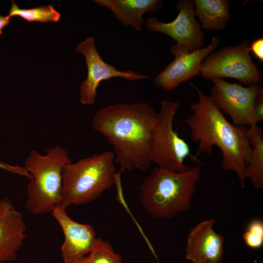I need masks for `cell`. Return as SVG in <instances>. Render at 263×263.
Wrapping results in <instances>:
<instances>
[{"label":"cell","instance_id":"1","mask_svg":"<svg viewBox=\"0 0 263 263\" xmlns=\"http://www.w3.org/2000/svg\"><path fill=\"white\" fill-rule=\"evenodd\" d=\"M158 113L145 102L116 103L100 109L92 122L114 150L120 172L145 171L151 164L152 132Z\"/></svg>","mask_w":263,"mask_h":263},{"label":"cell","instance_id":"2","mask_svg":"<svg viewBox=\"0 0 263 263\" xmlns=\"http://www.w3.org/2000/svg\"><path fill=\"white\" fill-rule=\"evenodd\" d=\"M198 95V101L190 106L192 114L186 119L193 141L198 142L194 156L202 153L212 154L213 148L218 147L222 154V167L237 175L242 188L245 187V170L252 155V149L245 132L247 127L234 125L225 117L209 96L189 82Z\"/></svg>","mask_w":263,"mask_h":263},{"label":"cell","instance_id":"3","mask_svg":"<svg viewBox=\"0 0 263 263\" xmlns=\"http://www.w3.org/2000/svg\"><path fill=\"white\" fill-rule=\"evenodd\" d=\"M201 175L200 165L183 172L154 168L139 187L142 206L157 219H170L187 212Z\"/></svg>","mask_w":263,"mask_h":263},{"label":"cell","instance_id":"4","mask_svg":"<svg viewBox=\"0 0 263 263\" xmlns=\"http://www.w3.org/2000/svg\"><path fill=\"white\" fill-rule=\"evenodd\" d=\"M115 155L106 150L67 164L62 172L60 205L66 208L93 201L114 183Z\"/></svg>","mask_w":263,"mask_h":263},{"label":"cell","instance_id":"5","mask_svg":"<svg viewBox=\"0 0 263 263\" xmlns=\"http://www.w3.org/2000/svg\"><path fill=\"white\" fill-rule=\"evenodd\" d=\"M72 161L68 152L59 146L48 149L41 155L32 150L24 167L32 176L28 185L27 209L33 215L51 212L61 199L62 172Z\"/></svg>","mask_w":263,"mask_h":263},{"label":"cell","instance_id":"6","mask_svg":"<svg viewBox=\"0 0 263 263\" xmlns=\"http://www.w3.org/2000/svg\"><path fill=\"white\" fill-rule=\"evenodd\" d=\"M180 106V100L161 101V110L152 132L151 161L159 168L183 172L189 168L185 164L188 158L202 164L191 154L188 143L173 129L174 118Z\"/></svg>","mask_w":263,"mask_h":263},{"label":"cell","instance_id":"7","mask_svg":"<svg viewBox=\"0 0 263 263\" xmlns=\"http://www.w3.org/2000/svg\"><path fill=\"white\" fill-rule=\"evenodd\" d=\"M249 42L244 40L235 46H228L207 55L201 63L200 75L207 80L229 77L247 87L263 81L261 71L249 55Z\"/></svg>","mask_w":263,"mask_h":263},{"label":"cell","instance_id":"8","mask_svg":"<svg viewBox=\"0 0 263 263\" xmlns=\"http://www.w3.org/2000/svg\"><path fill=\"white\" fill-rule=\"evenodd\" d=\"M209 97L214 104L231 118L232 124L248 127L260 122L254 111V103L261 86L244 87L222 78L211 80Z\"/></svg>","mask_w":263,"mask_h":263},{"label":"cell","instance_id":"9","mask_svg":"<svg viewBox=\"0 0 263 263\" xmlns=\"http://www.w3.org/2000/svg\"><path fill=\"white\" fill-rule=\"evenodd\" d=\"M220 40V38L213 37L207 47L191 52L179 43L171 45L170 52L174 59L154 78L153 86L157 89L170 91L189 79L200 75L203 60L214 51Z\"/></svg>","mask_w":263,"mask_h":263},{"label":"cell","instance_id":"10","mask_svg":"<svg viewBox=\"0 0 263 263\" xmlns=\"http://www.w3.org/2000/svg\"><path fill=\"white\" fill-rule=\"evenodd\" d=\"M75 52L84 56L88 70L87 78L79 86L80 102L83 105L94 104L97 89L102 81L112 77H121L130 81L150 78L132 71H119L113 65L105 62L96 49L94 37L87 38L81 42L76 46Z\"/></svg>","mask_w":263,"mask_h":263},{"label":"cell","instance_id":"11","mask_svg":"<svg viewBox=\"0 0 263 263\" xmlns=\"http://www.w3.org/2000/svg\"><path fill=\"white\" fill-rule=\"evenodd\" d=\"M176 7L179 13L173 21L163 22L151 17L147 19L146 26L150 31L170 37L190 52L203 48L206 37L195 18L193 0H179Z\"/></svg>","mask_w":263,"mask_h":263},{"label":"cell","instance_id":"12","mask_svg":"<svg viewBox=\"0 0 263 263\" xmlns=\"http://www.w3.org/2000/svg\"><path fill=\"white\" fill-rule=\"evenodd\" d=\"M51 213L64 234V240L61 247L64 263H73L87 255L97 238L94 227L73 220L67 214L66 208L60 205L56 206Z\"/></svg>","mask_w":263,"mask_h":263},{"label":"cell","instance_id":"13","mask_svg":"<svg viewBox=\"0 0 263 263\" xmlns=\"http://www.w3.org/2000/svg\"><path fill=\"white\" fill-rule=\"evenodd\" d=\"M216 221L209 219L197 223L186 240V258L192 263H222L225 238L214 228Z\"/></svg>","mask_w":263,"mask_h":263},{"label":"cell","instance_id":"14","mask_svg":"<svg viewBox=\"0 0 263 263\" xmlns=\"http://www.w3.org/2000/svg\"><path fill=\"white\" fill-rule=\"evenodd\" d=\"M26 226L21 213L9 198L0 200V263L16 260L26 238Z\"/></svg>","mask_w":263,"mask_h":263},{"label":"cell","instance_id":"15","mask_svg":"<svg viewBox=\"0 0 263 263\" xmlns=\"http://www.w3.org/2000/svg\"><path fill=\"white\" fill-rule=\"evenodd\" d=\"M109 9L123 26L129 25L138 31L144 22L142 16L147 12L156 14L162 6V0H94Z\"/></svg>","mask_w":263,"mask_h":263},{"label":"cell","instance_id":"16","mask_svg":"<svg viewBox=\"0 0 263 263\" xmlns=\"http://www.w3.org/2000/svg\"><path fill=\"white\" fill-rule=\"evenodd\" d=\"M195 16L198 17L202 29L221 31L231 18L227 0H194Z\"/></svg>","mask_w":263,"mask_h":263},{"label":"cell","instance_id":"17","mask_svg":"<svg viewBox=\"0 0 263 263\" xmlns=\"http://www.w3.org/2000/svg\"><path fill=\"white\" fill-rule=\"evenodd\" d=\"M245 135L252 149L245 170V178L250 179L255 189H261L263 188V131L258 125H254L246 128Z\"/></svg>","mask_w":263,"mask_h":263},{"label":"cell","instance_id":"18","mask_svg":"<svg viewBox=\"0 0 263 263\" xmlns=\"http://www.w3.org/2000/svg\"><path fill=\"white\" fill-rule=\"evenodd\" d=\"M12 6L7 16L11 18L19 16L28 22H57L60 18V14L52 5H42L31 9H21L12 1Z\"/></svg>","mask_w":263,"mask_h":263},{"label":"cell","instance_id":"19","mask_svg":"<svg viewBox=\"0 0 263 263\" xmlns=\"http://www.w3.org/2000/svg\"><path fill=\"white\" fill-rule=\"evenodd\" d=\"M73 263H123L122 255L116 252L108 241L97 237L92 251Z\"/></svg>","mask_w":263,"mask_h":263},{"label":"cell","instance_id":"20","mask_svg":"<svg viewBox=\"0 0 263 263\" xmlns=\"http://www.w3.org/2000/svg\"><path fill=\"white\" fill-rule=\"evenodd\" d=\"M245 244L253 249L261 248L263 245V222L258 218L252 219L247 225L242 236Z\"/></svg>","mask_w":263,"mask_h":263},{"label":"cell","instance_id":"21","mask_svg":"<svg viewBox=\"0 0 263 263\" xmlns=\"http://www.w3.org/2000/svg\"><path fill=\"white\" fill-rule=\"evenodd\" d=\"M0 168L13 173L26 176L30 180L32 178V175L28 172L24 167L12 166L0 161Z\"/></svg>","mask_w":263,"mask_h":263},{"label":"cell","instance_id":"22","mask_svg":"<svg viewBox=\"0 0 263 263\" xmlns=\"http://www.w3.org/2000/svg\"><path fill=\"white\" fill-rule=\"evenodd\" d=\"M250 51L261 61L263 62V38H258L254 40L249 46Z\"/></svg>","mask_w":263,"mask_h":263},{"label":"cell","instance_id":"23","mask_svg":"<svg viewBox=\"0 0 263 263\" xmlns=\"http://www.w3.org/2000/svg\"><path fill=\"white\" fill-rule=\"evenodd\" d=\"M254 111L260 122L263 121V89L261 88L254 103Z\"/></svg>","mask_w":263,"mask_h":263},{"label":"cell","instance_id":"24","mask_svg":"<svg viewBox=\"0 0 263 263\" xmlns=\"http://www.w3.org/2000/svg\"><path fill=\"white\" fill-rule=\"evenodd\" d=\"M10 18L7 16L4 17L0 15V36L2 33V30L10 22Z\"/></svg>","mask_w":263,"mask_h":263}]
</instances>
